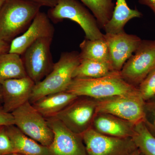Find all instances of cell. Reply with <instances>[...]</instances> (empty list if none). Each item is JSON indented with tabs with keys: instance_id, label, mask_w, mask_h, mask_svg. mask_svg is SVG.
Listing matches in <instances>:
<instances>
[{
	"instance_id": "1",
	"label": "cell",
	"mask_w": 155,
	"mask_h": 155,
	"mask_svg": "<svg viewBox=\"0 0 155 155\" xmlns=\"http://www.w3.org/2000/svg\"><path fill=\"white\" fill-rule=\"evenodd\" d=\"M66 91L96 100L140 93L138 87L127 83L116 71L98 78H73Z\"/></svg>"
},
{
	"instance_id": "2",
	"label": "cell",
	"mask_w": 155,
	"mask_h": 155,
	"mask_svg": "<svg viewBox=\"0 0 155 155\" xmlns=\"http://www.w3.org/2000/svg\"><path fill=\"white\" fill-rule=\"evenodd\" d=\"M41 7L29 0H5L0 9V40L10 43L23 33Z\"/></svg>"
},
{
	"instance_id": "4",
	"label": "cell",
	"mask_w": 155,
	"mask_h": 155,
	"mask_svg": "<svg viewBox=\"0 0 155 155\" xmlns=\"http://www.w3.org/2000/svg\"><path fill=\"white\" fill-rule=\"evenodd\" d=\"M47 14L54 23L61 22L64 19L76 22L83 29L87 39L93 40L104 37L93 14L77 0H58L56 5L50 8Z\"/></svg>"
},
{
	"instance_id": "16",
	"label": "cell",
	"mask_w": 155,
	"mask_h": 155,
	"mask_svg": "<svg viewBox=\"0 0 155 155\" xmlns=\"http://www.w3.org/2000/svg\"><path fill=\"white\" fill-rule=\"evenodd\" d=\"M14 153L23 155H49L48 147L39 143L14 125L5 126Z\"/></svg>"
},
{
	"instance_id": "7",
	"label": "cell",
	"mask_w": 155,
	"mask_h": 155,
	"mask_svg": "<svg viewBox=\"0 0 155 155\" xmlns=\"http://www.w3.org/2000/svg\"><path fill=\"white\" fill-rule=\"evenodd\" d=\"M97 107L96 100L78 97L55 117L72 132L81 135L91 127Z\"/></svg>"
},
{
	"instance_id": "21",
	"label": "cell",
	"mask_w": 155,
	"mask_h": 155,
	"mask_svg": "<svg viewBox=\"0 0 155 155\" xmlns=\"http://www.w3.org/2000/svg\"><path fill=\"white\" fill-rule=\"evenodd\" d=\"M79 47L81 59L110 64L109 49L104 38L93 40L85 39L81 43Z\"/></svg>"
},
{
	"instance_id": "29",
	"label": "cell",
	"mask_w": 155,
	"mask_h": 155,
	"mask_svg": "<svg viewBox=\"0 0 155 155\" xmlns=\"http://www.w3.org/2000/svg\"><path fill=\"white\" fill-rule=\"evenodd\" d=\"M138 2L141 5L149 7L155 16V0H138Z\"/></svg>"
},
{
	"instance_id": "8",
	"label": "cell",
	"mask_w": 155,
	"mask_h": 155,
	"mask_svg": "<svg viewBox=\"0 0 155 155\" xmlns=\"http://www.w3.org/2000/svg\"><path fill=\"white\" fill-rule=\"evenodd\" d=\"M125 62L120 75L124 80L138 87L155 67V40H142L138 47Z\"/></svg>"
},
{
	"instance_id": "20",
	"label": "cell",
	"mask_w": 155,
	"mask_h": 155,
	"mask_svg": "<svg viewBox=\"0 0 155 155\" xmlns=\"http://www.w3.org/2000/svg\"><path fill=\"white\" fill-rule=\"evenodd\" d=\"M114 72L115 71L110 63L81 59L73 72V78H98Z\"/></svg>"
},
{
	"instance_id": "28",
	"label": "cell",
	"mask_w": 155,
	"mask_h": 155,
	"mask_svg": "<svg viewBox=\"0 0 155 155\" xmlns=\"http://www.w3.org/2000/svg\"><path fill=\"white\" fill-rule=\"evenodd\" d=\"M32 1L40 5L41 7H49L53 8L56 5L58 0H29Z\"/></svg>"
},
{
	"instance_id": "17",
	"label": "cell",
	"mask_w": 155,
	"mask_h": 155,
	"mask_svg": "<svg viewBox=\"0 0 155 155\" xmlns=\"http://www.w3.org/2000/svg\"><path fill=\"white\" fill-rule=\"evenodd\" d=\"M78 97L69 92H61L45 96L32 104L46 119H49L56 117Z\"/></svg>"
},
{
	"instance_id": "26",
	"label": "cell",
	"mask_w": 155,
	"mask_h": 155,
	"mask_svg": "<svg viewBox=\"0 0 155 155\" xmlns=\"http://www.w3.org/2000/svg\"><path fill=\"white\" fill-rule=\"evenodd\" d=\"M146 115L144 123L148 130L155 137V104L151 101H146Z\"/></svg>"
},
{
	"instance_id": "6",
	"label": "cell",
	"mask_w": 155,
	"mask_h": 155,
	"mask_svg": "<svg viewBox=\"0 0 155 155\" xmlns=\"http://www.w3.org/2000/svg\"><path fill=\"white\" fill-rule=\"evenodd\" d=\"M14 125L23 133L44 146L52 142L54 134L47 119L28 101L12 113Z\"/></svg>"
},
{
	"instance_id": "35",
	"label": "cell",
	"mask_w": 155,
	"mask_h": 155,
	"mask_svg": "<svg viewBox=\"0 0 155 155\" xmlns=\"http://www.w3.org/2000/svg\"><path fill=\"white\" fill-rule=\"evenodd\" d=\"M10 155H23L20 154L16 153H13V154H11Z\"/></svg>"
},
{
	"instance_id": "18",
	"label": "cell",
	"mask_w": 155,
	"mask_h": 155,
	"mask_svg": "<svg viewBox=\"0 0 155 155\" xmlns=\"http://www.w3.org/2000/svg\"><path fill=\"white\" fill-rule=\"evenodd\" d=\"M142 14L137 9H132L126 0H116L113 15L104 29L106 33L116 34L124 32V27L130 19L140 18Z\"/></svg>"
},
{
	"instance_id": "9",
	"label": "cell",
	"mask_w": 155,
	"mask_h": 155,
	"mask_svg": "<svg viewBox=\"0 0 155 155\" xmlns=\"http://www.w3.org/2000/svg\"><path fill=\"white\" fill-rule=\"evenodd\" d=\"M53 38L38 40L21 57L27 76L36 84L42 80L54 67L51 46Z\"/></svg>"
},
{
	"instance_id": "19",
	"label": "cell",
	"mask_w": 155,
	"mask_h": 155,
	"mask_svg": "<svg viewBox=\"0 0 155 155\" xmlns=\"http://www.w3.org/2000/svg\"><path fill=\"white\" fill-rule=\"evenodd\" d=\"M27 76L21 56L9 52L0 54V83Z\"/></svg>"
},
{
	"instance_id": "25",
	"label": "cell",
	"mask_w": 155,
	"mask_h": 155,
	"mask_svg": "<svg viewBox=\"0 0 155 155\" xmlns=\"http://www.w3.org/2000/svg\"><path fill=\"white\" fill-rule=\"evenodd\" d=\"M14 153L13 145L6 131L5 126H0V155Z\"/></svg>"
},
{
	"instance_id": "36",
	"label": "cell",
	"mask_w": 155,
	"mask_h": 155,
	"mask_svg": "<svg viewBox=\"0 0 155 155\" xmlns=\"http://www.w3.org/2000/svg\"><path fill=\"white\" fill-rule=\"evenodd\" d=\"M2 104H1V103H0V106H2Z\"/></svg>"
},
{
	"instance_id": "15",
	"label": "cell",
	"mask_w": 155,
	"mask_h": 155,
	"mask_svg": "<svg viewBox=\"0 0 155 155\" xmlns=\"http://www.w3.org/2000/svg\"><path fill=\"white\" fill-rule=\"evenodd\" d=\"M135 124L117 116L108 114H96L91 127L97 132L114 137H132Z\"/></svg>"
},
{
	"instance_id": "33",
	"label": "cell",
	"mask_w": 155,
	"mask_h": 155,
	"mask_svg": "<svg viewBox=\"0 0 155 155\" xmlns=\"http://www.w3.org/2000/svg\"><path fill=\"white\" fill-rule=\"evenodd\" d=\"M5 0H0V9H1L3 4H4V2H5Z\"/></svg>"
},
{
	"instance_id": "31",
	"label": "cell",
	"mask_w": 155,
	"mask_h": 155,
	"mask_svg": "<svg viewBox=\"0 0 155 155\" xmlns=\"http://www.w3.org/2000/svg\"><path fill=\"white\" fill-rule=\"evenodd\" d=\"M128 155H142V154L140 152V151L138 149H137Z\"/></svg>"
},
{
	"instance_id": "3",
	"label": "cell",
	"mask_w": 155,
	"mask_h": 155,
	"mask_svg": "<svg viewBox=\"0 0 155 155\" xmlns=\"http://www.w3.org/2000/svg\"><path fill=\"white\" fill-rule=\"evenodd\" d=\"M81 61L78 52L62 53L51 72L35 85L29 101L31 104L48 95L66 91L73 79L74 70Z\"/></svg>"
},
{
	"instance_id": "27",
	"label": "cell",
	"mask_w": 155,
	"mask_h": 155,
	"mask_svg": "<svg viewBox=\"0 0 155 155\" xmlns=\"http://www.w3.org/2000/svg\"><path fill=\"white\" fill-rule=\"evenodd\" d=\"M12 125H14V121L12 114L5 112L2 106H0V126Z\"/></svg>"
},
{
	"instance_id": "10",
	"label": "cell",
	"mask_w": 155,
	"mask_h": 155,
	"mask_svg": "<svg viewBox=\"0 0 155 155\" xmlns=\"http://www.w3.org/2000/svg\"><path fill=\"white\" fill-rule=\"evenodd\" d=\"M81 137L87 155H128L137 149L131 137L109 136L91 127Z\"/></svg>"
},
{
	"instance_id": "12",
	"label": "cell",
	"mask_w": 155,
	"mask_h": 155,
	"mask_svg": "<svg viewBox=\"0 0 155 155\" xmlns=\"http://www.w3.org/2000/svg\"><path fill=\"white\" fill-rule=\"evenodd\" d=\"M54 32V27L47 14L39 11L27 30L10 43L9 52L21 56L38 40L44 38H53Z\"/></svg>"
},
{
	"instance_id": "37",
	"label": "cell",
	"mask_w": 155,
	"mask_h": 155,
	"mask_svg": "<svg viewBox=\"0 0 155 155\" xmlns=\"http://www.w3.org/2000/svg\"></svg>"
},
{
	"instance_id": "5",
	"label": "cell",
	"mask_w": 155,
	"mask_h": 155,
	"mask_svg": "<svg viewBox=\"0 0 155 155\" xmlns=\"http://www.w3.org/2000/svg\"><path fill=\"white\" fill-rule=\"evenodd\" d=\"M96 100V114H111L135 125L144 121L146 115V102L140 93Z\"/></svg>"
},
{
	"instance_id": "32",
	"label": "cell",
	"mask_w": 155,
	"mask_h": 155,
	"mask_svg": "<svg viewBox=\"0 0 155 155\" xmlns=\"http://www.w3.org/2000/svg\"><path fill=\"white\" fill-rule=\"evenodd\" d=\"M0 103H2V84L0 83Z\"/></svg>"
},
{
	"instance_id": "30",
	"label": "cell",
	"mask_w": 155,
	"mask_h": 155,
	"mask_svg": "<svg viewBox=\"0 0 155 155\" xmlns=\"http://www.w3.org/2000/svg\"><path fill=\"white\" fill-rule=\"evenodd\" d=\"M10 43L0 40V54L9 52Z\"/></svg>"
},
{
	"instance_id": "23",
	"label": "cell",
	"mask_w": 155,
	"mask_h": 155,
	"mask_svg": "<svg viewBox=\"0 0 155 155\" xmlns=\"http://www.w3.org/2000/svg\"><path fill=\"white\" fill-rule=\"evenodd\" d=\"M131 138L142 155H155V137L150 132L144 122L136 124Z\"/></svg>"
},
{
	"instance_id": "24",
	"label": "cell",
	"mask_w": 155,
	"mask_h": 155,
	"mask_svg": "<svg viewBox=\"0 0 155 155\" xmlns=\"http://www.w3.org/2000/svg\"><path fill=\"white\" fill-rule=\"evenodd\" d=\"M138 88L140 95L146 102L155 96V67L142 81Z\"/></svg>"
},
{
	"instance_id": "22",
	"label": "cell",
	"mask_w": 155,
	"mask_h": 155,
	"mask_svg": "<svg viewBox=\"0 0 155 155\" xmlns=\"http://www.w3.org/2000/svg\"><path fill=\"white\" fill-rule=\"evenodd\" d=\"M92 12L100 28L110 21L114 9L113 0H80Z\"/></svg>"
},
{
	"instance_id": "11",
	"label": "cell",
	"mask_w": 155,
	"mask_h": 155,
	"mask_svg": "<svg viewBox=\"0 0 155 155\" xmlns=\"http://www.w3.org/2000/svg\"><path fill=\"white\" fill-rule=\"evenodd\" d=\"M54 134L49 155H87L81 135L72 132L56 117L47 119Z\"/></svg>"
},
{
	"instance_id": "34",
	"label": "cell",
	"mask_w": 155,
	"mask_h": 155,
	"mask_svg": "<svg viewBox=\"0 0 155 155\" xmlns=\"http://www.w3.org/2000/svg\"><path fill=\"white\" fill-rule=\"evenodd\" d=\"M150 101H151L152 102L155 104V96L152 99L150 100Z\"/></svg>"
},
{
	"instance_id": "13",
	"label": "cell",
	"mask_w": 155,
	"mask_h": 155,
	"mask_svg": "<svg viewBox=\"0 0 155 155\" xmlns=\"http://www.w3.org/2000/svg\"><path fill=\"white\" fill-rule=\"evenodd\" d=\"M104 38L107 45L111 66L116 72L121 71L142 41L139 37L125 31L116 34L106 33Z\"/></svg>"
},
{
	"instance_id": "14",
	"label": "cell",
	"mask_w": 155,
	"mask_h": 155,
	"mask_svg": "<svg viewBox=\"0 0 155 155\" xmlns=\"http://www.w3.org/2000/svg\"><path fill=\"white\" fill-rule=\"evenodd\" d=\"M1 84L2 106L5 112L12 113L29 101L35 84L27 76L5 81Z\"/></svg>"
}]
</instances>
